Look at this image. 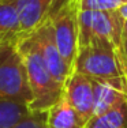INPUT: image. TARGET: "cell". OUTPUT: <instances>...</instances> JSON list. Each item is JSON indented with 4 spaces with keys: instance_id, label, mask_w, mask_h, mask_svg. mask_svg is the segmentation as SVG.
<instances>
[{
    "instance_id": "obj_9",
    "label": "cell",
    "mask_w": 127,
    "mask_h": 128,
    "mask_svg": "<svg viewBox=\"0 0 127 128\" xmlns=\"http://www.w3.org/2000/svg\"><path fill=\"white\" fill-rule=\"evenodd\" d=\"M92 80L94 91L93 116H100L127 102V78L108 79V80L92 79Z\"/></svg>"
},
{
    "instance_id": "obj_14",
    "label": "cell",
    "mask_w": 127,
    "mask_h": 128,
    "mask_svg": "<svg viewBox=\"0 0 127 128\" xmlns=\"http://www.w3.org/2000/svg\"><path fill=\"white\" fill-rule=\"evenodd\" d=\"M127 4V0H82V10L117 11Z\"/></svg>"
},
{
    "instance_id": "obj_7",
    "label": "cell",
    "mask_w": 127,
    "mask_h": 128,
    "mask_svg": "<svg viewBox=\"0 0 127 128\" xmlns=\"http://www.w3.org/2000/svg\"><path fill=\"white\" fill-rule=\"evenodd\" d=\"M30 36L34 40L42 59H44L45 64L48 66L49 71L52 72V75L62 84H64L66 79L71 74V71L68 70L67 64L64 63L62 54H60V50L57 48L55 34H53V29H52L49 19L44 25H41L36 32H33Z\"/></svg>"
},
{
    "instance_id": "obj_2",
    "label": "cell",
    "mask_w": 127,
    "mask_h": 128,
    "mask_svg": "<svg viewBox=\"0 0 127 128\" xmlns=\"http://www.w3.org/2000/svg\"><path fill=\"white\" fill-rule=\"evenodd\" d=\"M0 98L30 105L32 90L18 38L6 37L0 42Z\"/></svg>"
},
{
    "instance_id": "obj_4",
    "label": "cell",
    "mask_w": 127,
    "mask_h": 128,
    "mask_svg": "<svg viewBox=\"0 0 127 128\" xmlns=\"http://www.w3.org/2000/svg\"><path fill=\"white\" fill-rule=\"evenodd\" d=\"M124 20L117 11L81 10L78 46L87 44H108L119 50Z\"/></svg>"
},
{
    "instance_id": "obj_8",
    "label": "cell",
    "mask_w": 127,
    "mask_h": 128,
    "mask_svg": "<svg viewBox=\"0 0 127 128\" xmlns=\"http://www.w3.org/2000/svg\"><path fill=\"white\" fill-rule=\"evenodd\" d=\"M62 0H14L19 14V41L30 36L51 18Z\"/></svg>"
},
{
    "instance_id": "obj_11",
    "label": "cell",
    "mask_w": 127,
    "mask_h": 128,
    "mask_svg": "<svg viewBox=\"0 0 127 128\" xmlns=\"http://www.w3.org/2000/svg\"><path fill=\"white\" fill-rule=\"evenodd\" d=\"M19 14L14 0H0V37L19 38Z\"/></svg>"
},
{
    "instance_id": "obj_13",
    "label": "cell",
    "mask_w": 127,
    "mask_h": 128,
    "mask_svg": "<svg viewBox=\"0 0 127 128\" xmlns=\"http://www.w3.org/2000/svg\"><path fill=\"white\" fill-rule=\"evenodd\" d=\"M85 128H127V102L100 116H93Z\"/></svg>"
},
{
    "instance_id": "obj_3",
    "label": "cell",
    "mask_w": 127,
    "mask_h": 128,
    "mask_svg": "<svg viewBox=\"0 0 127 128\" xmlns=\"http://www.w3.org/2000/svg\"><path fill=\"white\" fill-rule=\"evenodd\" d=\"M81 10L82 0H62L49 18L57 48L71 72L78 53Z\"/></svg>"
},
{
    "instance_id": "obj_12",
    "label": "cell",
    "mask_w": 127,
    "mask_h": 128,
    "mask_svg": "<svg viewBox=\"0 0 127 128\" xmlns=\"http://www.w3.org/2000/svg\"><path fill=\"white\" fill-rule=\"evenodd\" d=\"M32 113L29 105L0 98V128H14Z\"/></svg>"
},
{
    "instance_id": "obj_16",
    "label": "cell",
    "mask_w": 127,
    "mask_h": 128,
    "mask_svg": "<svg viewBox=\"0 0 127 128\" xmlns=\"http://www.w3.org/2000/svg\"><path fill=\"white\" fill-rule=\"evenodd\" d=\"M117 57L120 60V64L123 67V71H124V75L127 78V38L122 40V44H120V48L117 50Z\"/></svg>"
},
{
    "instance_id": "obj_17",
    "label": "cell",
    "mask_w": 127,
    "mask_h": 128,
    "mask_svg": "<svg viewBox=\"0 0 127 128\" xmlns=\"http://www.w3.org/2000/svg\"><path fill=\"white\" fill-rule=\"evenodd\" d=\"M117 12H119L120 16H122V19L126 22V20H127V4L123 6L122 8H119V10H117Z\"/></svg>"
},
{
    "instance_id": "obj_1",
    "label": "cell",
    "mask_w": 127,
    "mask_h": 128,
    "mask_svg": "<svg viewBox=\"0 0 127 128\" xmlns=\"http://www.w3.org/2000/svg\"><path fill=\"white\" fill-rule=\"evenodd\" d=\"M18 45L23 56L32 90V102L29 108L33 113L47 112L63 97L64 84L60 83L49 71L32 36L21 38Z\"/></svg>"
},
{
    "instance_id": "obj_18",
    "label": "cell",
    "mask_w": 127,
    "mask_h": 128,
    "mask_svg": "<svg viewBox=\"0 0 127 128\" xmlns=\"http://www.w3.org/2000/svg\"><path fill=\"white\" fill-rule=\"evenodd\" d=\"M2 40H3V37H0V42H2Z\"/></svg>"
},
{
    "instance_id": "obj_10",
    "label": "cell",
    "mask_w": 127,
    "mask_h": 128,
    "mask_svg": "<svg viewBox=\"0 0 127 128\" xmlns=\"http://www.w3.org/2000/svg\"><path fill=\"white\" fill-rule=\"evenodd\" d=\"M48 128H85L86 123L64 97L47 110Z\"/></svg>"
},
{
    "instance_id": "obj_15",
    "label": "cell",
    "mask_w": 127,
    "mask_h": 128,
    "mask_svg": "<svg viewBox=\"0 0 127 128\" xmlns=\"http://www.w3.org/2000/svg\"><path fill=\"white\" fill-rule=\"evenodd\" d=\"M14 128H48L47 126V112L42 113H30Z\"/></svg>"
},
{
    "instance_id": "obj_5",
    "label": "cell",
    "mask_w": 127,
    "mask_h": 128,
    "mask_svg": "<svg viewBox=\"0 0 127 128\" xmlns=\"http://www.w3.org/2000/svg\"><path fill=\"white\" fill-rule=\"evenodd\" d=\"M72 71L81 72L94 80L126 78L115 48L100 42L78 46Z\"/></svg>"
},
{
    "instance_id": "obj_6",
    "label": "cell",
    "mask_w": 127,
    "mask_h": 128,
    "mask_svg": "<svg viewBox=\"0 0 127 128\" xmlns=\"http://www.w3.org/2000/svg\"><path fill=\"white\" fill-rule=\"evenodd\" d=\"M63 97L87 124L94 113V91L92 79L81 72L72 71L64 82Z\"/></svg>"
}]
</instances>
